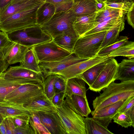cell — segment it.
<instances>
[{"label":"cell","mask_w":134,"mask_h":134,"mask_svg":"<svg viewBox=\"0 0 134 134\" xmlns=\"http://www.w3.org/2000/svg\"><path fill=\"white\" fill-rule=\"evenodd\" d=\"M93 100L94 110H97L134 96V80L113 81Z\"/></svg>","instance_id":"obj_1"},{"label":"cell","mask_w":134,"mask_h":134,"mask_svg":"<svg viewBox=\"0 0 134 134\" xmlns=\"http://www.w3.org/2000/svg\"><path fill=\"white\" fill-rule=\"evenodd\" d=\"M7 34L12 42L29 48L36 45L51 41L53 39L37 24Z\"/></svg>","instance_id":"obj_2"},{"label":"cell","mask_w":134,"mask_h":134,"mask_svg":"<svg viewBox=\"0 0 134 134\" xmlns=\"http://www.w3.org/2000/svg\"><path fill=\"white\" fill-rule=\"evenodd\" d=\"M76 15L72 8L55 13L48 22L41 27L53 38L63 34H77L73 26Z\"/></svg>","instance_id":"obj_3"},{"label":"cell","mask_w":134,"mask_h":134,"mask_svg":"<svg viewBox=\"0 0 134 134\" xmlns=\"http://www.w3.org/2000/svg\"><path fill=\"white\" fill-rule=\"evenodd\" d=\"M44 2L17 13L0 23V30L8 33L37 24L36 12Z\"/></svg>","instance_id":"obj_4"},{"label":"cell","mask_w":134,"mask_h":134,"mask_svg":"<svg viewBox=\"0 0 134 134\" xmlns=\"http://www.w3.org/2000/svg\"><path fill=\"white\" fill-rule=\"evenodd\" d=\"M46 98L42 85L26 84L19 86L9 93L4 100L24 106L35 100Z\"/></svg>","instance_id":"obj_5"},{"label":"cell","mask_w":134,"mask_h":134,"mask_svg":"<svg viewBox=\"0 0 134 134\" xmlns=\"http://www.w3.org/2000/svg\"><path fill=\"white\" fill-rule=\"evenodd\" d=\"M107 31L80 37L75 43L73 53L79 58L86 60L95 57Z\"/></svg>","instance_id":"obj_6"},{"label":"cell","mask_w":134,"mask_h":134,"mask_svg":"<svg viewBox=\"0 0 134 134\" xmlns=\"http://www.w3.org/2000/svg\"><path fill=\"white\" fill-rule=\"evenodd\" d=\"M57 112L65 128L66 134H86L83 117L70 108L65 100L56 107Z\"/></svg>","instance_id":"obj_7"},{"label":"cell","mask_w":134,"mask_h":134,"mask_svg":"<svg viewBox=\"0 0 134 134\" xmlns=\"http://www.w3.org/2000/svg\"><path fill=\"white\" fill-rule=\"evenodd\" d=\"M32 47L38 62H48L58 61L72 53L60 47L52 40Z\"/></svg>","instance_id":"obj_8"},{"label":"cell","mask_w":134,"mask_h":134,"mask_svg":"<svg viewBox=\"0 0 134 134\" xmlns=\"http://www.w3.org/2000/svg\"><path fill=\"white\" fill-rule=\"evenodd\" d=\"M113 57L109 59L93 84L89 86L91 91L99 92L115 80L118 63Z\"/></svg>","instance_id":"obj_9"},{"label":"cell","mask_w":134,"mask_h":134,"mask_svg":"<svg viewBox=\"0 0 134 134\" xmlns=\"http://www.w3.org/2000/svg\"><path fill=\"white\" fill-rule=\"evenodd\" d=\"M108 55L94 57L81 61L69 66L56 74L67 80L80 77L82 74L90 67L105 61L110 58Z\"/></svg>","instance_id":"obj_10"},{"label":"cell","mask_w":134,"mask_h":134,"mask_svg":"<svg viewBox=\"0 0 134 134\" xmlns=\"http://www.w3.org/2000/svg\"><path fill=\"white\" fill-rule=\"evenodd\" d=\"M86 60L79 58L72 53L58 61L48 62H38V63L45 78L49 75L56 74L69 66Z\"/></svg>","instance_id":"obj_11"},{"label":"cell","mask_w":134,"mask_h":134,"mask_svg":"<svg viewBox=\"0 0 134 134\" xmlns=\"http://www.w3.org/2000/svg\"><path fill=\"white\" fill-rule=\"evenodd\" d=\"M38 113L41 122L50 134H66L64 125L57 111Z\"/></svg>","instance_id":"obj_12"},{"label":"cell","mask_w":134,"mask_h":134,"mask_svg":"<svg viewBox=\"0 0 134 134\" xmlns=\"http://www.w3.org/2000/svg\"><path fill=\"white\" fill-rule=\"evenodd\" d=\"M126 99L119 101L102 108L93 110L91 112L92 118L102 125L107 127L111 122L114 116Z\"/></svg>","instance_id":"obj_13"},{"label":"cell","mask_w":134,"mask_h":134,"mask_svg":"<svg viewBox=\"0 0 134 134\" xmlns=\"http://www.w3.org/2000/svg\"><path fill=\"white\" fill-rule=\"evenodd\" d=\"M5 72V79H21L35 80L43 86L45 78L42 72H35L19 66H10Z\"/></svg>","instance_id":"obj_14"},{"label":"cell","mask_w":134,"mask_h":134,"mask_svg":"<svg viewBox=\"0 0 134 134\" xmlns=\"http://www.w3.org/2000/svg\"><path fill=\"white\" fill-rule=\"evenodd\" d=\"M29 49L18 43L12 42L3 49L5 59L10 65L22 62L25 54Z\"/></svg>","instance_id":"obj_15"},{"label":"cell","mask_w":134,"mask_h":134,"mask_svg":"<svg viewBox=\"0 0 134 134\" xmlns=\"http://www.w3.org/2000/svg\"><path fill=\"white\" fill-rule=\"evenodd\" d=\"M64 100L70 108L82 117H87L91 112L87 98L73 94L65 96Z\"/></svg>","instance_id":"obj_16"},{"label":"cell","mask_w":134,"mask_h":134,"mask_svg":"<svg viewBox=\"0 0 134 134\" xmlns=\"http://www.w3.org/2000/svg\"><path fill=\"white\" fill-rule=\"evenodd\" d=\"M46 0H26L9 4L0 12V23L13 14L38 4Z\"/></svg>","instance_id":"obj_17"},{"label":"cell","mask_w":134,"mask_h":134,"mask_svg":"<svg viewBox=\"0 0 134 134\" xmlns=\"http://www.w3.org/2000/svg\"><path fill=\"white\" fill-rule=\"evenodd\" d=\"M97 13L76 16L73 26L75 32L80 37L83 36L95 26Z\"/></svg>","instance_id":"obj_18"},{"label":"cell","mask_w":134,"mask_h":134,"mask_svg":"<svg viewBox=\"0 0 134 134\" xmlns=\"http://www.w3.org/2000/svg\"><path fill=\"white\" fill-rule=\"evenodd\" d=\"M35 81L21 79H0V103L4 101L6 96L19 86L26 84H36Z\"/></svg>","instance_id":"obj_19"},{"label":"cell","mask_w":134,"mask_h":134,"mask_svg":"<svg viewBox=\"0 0 134 134\" xmlns=\"http://www.w3.org/2000/svg\"><path fill=\"white\" fill-rule=\"evenodd\" d=\"M0 112L3 119L7 117L30 115L29 112L23 105L6 101L0 103Z\"/></svg>","instance_id":"obj_20"},{"label":"cell","mask_w":134,"mask_h":134,"mask_svg":"<svg viewBox=\"0 0 134 134\" xmlns=\"http://www.w3.org/2000/svg\"><path fill=\"white\" fill-rule=\"evenodd\" d=\"M72 9L76 16L88 15L97 12V0H73Z\"/></svg>","instance_id":"obj_21"},{"label":"cell","mask_w":134,"mask_h":134,"mask_svg":"<svg viewBox=\"0 0 134 134\" xmlns=\"http://www.w3.org/2000/svg\"><path fill=\"white\" fill-rule=\"evenodd\" d=\"M115 80H134V58L124 59L118 63Z\"/></svg>","instance_id":"obj_22"},{"label":"cell","mask_w":134,"mask_h":134,"mask_svg":"<svg viewBox=\"0 0 134 134\" xmlns=\"http://www.w3.org/2000/svg\"><path fill=\"white\" fill-rule=\"evenodd\" d=\"M86 82L79 77L72 78L67 80L65 96L76 94L87 98Z\"/></svg>","instance_id":"obj_23"},{"label":"cell","mask_w":134,"mask_h":134,"mask_svg":"<svg viewBox=\"0 0 134 134\" xmlns=\"http://www.w3.org/2000/svg\"><path fill=\"white\" fill-rule=\"evenodd\" d=\"M23 106L29 112L48 113L57 111L56 107L47 98L35 100Z\"/></svg>","instance_id":"obj_24"},{"label":"cell","mask_w":134,"mask_h":134,"mask_svg":"<svg viewBox=\"0 0 134 134\" xmlns=\"http://www.w3.org/2000/svg\"><path fill=\"white\" fill-rule=\"evenodd\" d=\"M127 12L105 5L102 9L97 12L96 26L98 23L125 16Z\"/></svg>","instance_id":"obj_25"},{"label":"cell","mask_w":134,"mask_h":134,"mask_svg":"<svg viewBox=\"0 0 134 134\" xmlns=\"http://www.w3.org/2000/svg\"><path fill=\"white\" fill-rule=\"evenodd\" d=\"M55 13V7L52 4L45 2L38 9L36 12L37 24L41 26L48 22Z\"/></svg>","instance_id":"obj_26"},{"label":"cell","mask_w":134,"mask_h":134,"mask_svg":"<svg viewBox=\"0 0 134 134\" xmlns=\"http://www.w3.org/2000/svg\"><path fill=\"white\" fill-rule=\"evenodd\" d=\"M79 37L77 34H63L55 37L52 40L60 47L73 53L75 43Z\"/></svg>","instance_id":"obj_27"},{"label":"cell","mask_w":134,"mask_h":134,"mask_svg":"<svg viewBox=\"0 0 134 134\" xmlns=\"http://www.w3.org/2000/svg\"><path fill=\"white\" fill-rule=\"evenodd\" d=\"M86 134H113L106 127L92 118H83Z\"/></svg>","instance_id":"obj_28"},{"label":"cell","mask_w":134,"mask_h":134,"mask_svg":"<svg viewBox=\"0 0 134 134\" xmlns=\"http://www.w3.org/2000/svg\"><path fill=\"white\" fill-rule=\"evenodd\" d=\"M108 59L89 68L79 77L83 80L89 86H91L98 77Z\"/></svg>","instance_id":"obj_29"},{"label":"cell","mask_w":134,"mask_h":134,"mask_svg":"<svg viewBox=\"0 0 134 134\" xmlns=\"http://www.w3.org/2000/svg\"><path fill=\"white\" fill-rule=\"evenodd\" d=\"M20 63L19 66L21 67L36 72H42L32 47L27 51L25 54L23 61Z\"/></svg>","instance_id":"obj_30"},{"label":"cell","mask_w":134,"mask_h":134,"mask_svg":"<svg viewBox=\"0 0 134 134\" xmlns=\"http://www.w3.org/2000/svg\"><path fill=\"white\" fill-rule=\"evenodd\" d=\"M124 22H121L107 31L100 48V50L103 48L113 43L118 40L119 37L120 33L124 29Z\"/></svg>","instance_id":"obj_31"},{"label":"cell","mask_w":134,"mask_h":134,"mask_svg":"<svg viewBox=\"0 0 134 134\" xmlns=\"http://www.w3.org/2000/svg\"><path fill=\"white\" fill-rule=\"evenodd\" d=\"M108 56L110 57L121 56L129 59L134 58V42L128 41L110 53Z\"/></svg>","instance_id":"obj_32"},{"label":"cell","mask_w":134,"mask_h":134,"mask_svg":"<svg viewBox=\"0 0 134 134\" xmlns=\"http://www.w3.org/2000/svg\"><path fill=\"white\" fill-rule=\"evenodd\" d=\"M123 21H125L124 16L99 23L92 29L85 33L83 36L108 31Z\"/></svg>","instance_id":"obj_33"},{"label":"cell","mask_w":134,"mask_h":134,"mask_svg":"<svg viewBox=\"0 0 134 134\" xmlns=\"http://www.w3.org/2000/svg\"><path fill=\"white\" fill-rule=\"evenodd\" d=\"M29 124L35 134H50L42 124L38 112H30Z\"/></svg>","instance_id":"obj_34"},{"label":"cell","mask_w":134,"mask_h":134,"mask_svg":"<svg viewBox=\"0 0 134 134\" xmlns=\"http://www.w3.org/2000/svg\"><path fill=\"white\" fill-rule=\"evenodd\" d=\"M58 76L55 74L49 75L45 77L43 83L44 93L47 97L51 101L55 94L54 91L55 82Z\"/></svg>","instance_id":"obj_35"},{"label":"cell","mask_w":134,"mask_h":134,"mask_svg":"<svg viewBox=\"0 0 134 134\" xmlns=\"http://www.w3.org/2000/svg\"><path fill=\"white\" fill-rule=\"evenodd\" d=\"M112 120L114 122L122 127L128 128L129 127H134V121L132 119L129 112L117 113Z\"/></svg>","instance_id":"obj_36"},{"label":"cell","mask_w":134,"mask_h":134,"mask_svg":"<svg viewBox=\"0 0 134 134\" xmlns=\"http://www.w3.org/2000/svg\"><path fill=\"white\" fill-rule=\"evenodd\" d=\"M127 36H121L114 43L104 47L98 53L97 56L99 57L108 55L111 52L114 51L128 41Z\"/></svg>","instance_id":"obj_37"},{"label":"cell","mask_w":134,"mask_h":134,"mask_svg":"<svg viewBox=\"0 0 134 134\" xmlns=\"http://www.w3.org/2000/svg\"><path fill=\"white\" fill-rule=\"evenodd\" d=\"M54 6L55 13L66 11L71 9L72 7L73 0H46Z\"/></svg>","instance_id":"obj_38"},{"label":"cell","mask_w":134,"mask_h":134,"mask_svg":"<svg viewBox=\"0 0 134 134\" xmlns=\"http://www.w3.org/2000/svg\"><path fill=\"white\" fill-rule=\"evenodd\" d=\"M106 6L121 9L128 12L134 7L133 1L124 2H116L105 1L103 2Z\"/></svg>","instance_id":"obj_39"},{"label":"cell","mask_w":134,"mask_h":134,"mask_svg":"<svg viewBox=\"0 0 134 134\" xmlns=\"http://www.w3.org/2000/svg\"><path fill=\"white\" fill-rule=\"evenodd\" d=\"M54 83V91L55 94L65 92L67 80L58 75Z\"/></svg>","instance_id":"obj_40"},{"label":"cell","mask_w":134,"mask_h":134,"mask_svg":"<svg viewBox=\"0 0 134 134\" xmlns=\"http://www.w3.org/2000/svg\"><path fill=\"white\" fill-rule=\"evenodd\" d=\"M30 116V115H24L13 117L15 127H24L29 125Z\"/></svg>","instance_id":"obj_41"},{"label":"cell","mask_w":134,"mask_h":134,"mask_svg":"<svg viewBox=\"0 0 134 134\" xmlns=\"http://www.w3.org/2000/svg\"><path fill=\"white\" fill-rule=\"evenodd\" d=\"M133 107H134V96L127 98L117 113L128 112Z\"/></svg>","instance_id":"obj_42"},{"label":"cell","mask_w":134,"mask_h":134,"mask_svg":"<svg viewBox=\"0 0 134 134\" xmlns=\"http://www.w3.org/2000/svg\"><path fill=\"white\" fill-rule=\"evenodd\" d=\"M6 130V134H13L15 126L12 117H7L3 119Z\"/></svg>","instance_id":"obj_43"},{"label":"cell","mask_w":134,"mask_h":134,"mask_svg":"<svg viewBox=\"0 0 134 134\" xmlns=\"http://www.w3.org/2000/svg\"><path fill=\"white\" fill-rule=\"evenodd\" d=\"M13 134H35L30 124L24 127H15Z\"/></svg>","instance_id":"obj_44"},{"label":"cell","mask_w":134,"mask_h":134,"mask_svg":"<svg viewBox=\"0 0 134 134\" xmlns=\"http://www.w3.org/2000/svg\"><path fill=\"white\" fill-rule=\"evenodd\" d=\"M65 92H61L55 94L52 100L53 104L56 106L62 104L64 100Z\"/></svg>","instance_id":"obj_45"},{"label":"cell","mask_w":134,"mask_h":134,"mask_svg":"<svg viewBox=\"0 0 134 134\" xmlns=\"http://www.w3.org/2000/svg\"><path fill=\"white\" fill-rule=\"evenodd\" d=\"M12 41L8 37L7 34L0 31V48L2 49L7 46Z\"/></svg>","instance_id":"obj_46"},{"label":"cell","mask_w":134,"mask_h":134,"mask_svg":"<svg viewBox=\"0 0 134 134\" xmlns=\"http://www.w3.org/2000/svg\"><path fill=\"white\" fill-rule=\"evenodd\" d=\"M9 65L5 59L3 49L0 48V73L5 72Z\"/></svg>","instance_id":"obj_47"},{"label":"cell","mask_w":134,"mask_h":134,"mask_svg":"<svg viewBox=\"0 0 134 134\" xmlns=\"http://www.w3.org/2000/svg\"><path fill=\"white\" fill-rule=\"evenodd\" d=\"M134 8L127 12L126 18L128 24L134 29Z\"/></svg>","instance_id":"obj_48"},{"label":"cell","mask_w":134,"mask_h":134,"mask_svg":"<svg viewBox=\"0 0 134 134\" xmlns=\"http://www.w3.org/2000/svg\"><path fill=\"white\" fill-rule=\"evenodd\" d=\"M13 0H0V12L6 8Z\"/></svg>","instance_id":"obj_49"},{"label":"cell","mask_w":134,"mask_h":134,"mask_svg":"<svg viewBox=\"0 0 134 134\" xmlns=\"http://www.w3.org/2000/svg\"><path fill=\"white\" fill-rule=\"evenodd\" d=\"M6 130L3 120L0 123V134H6Z\"/></svg>","instance_id":"obj_50"},{"label":"cell","mask_w":134,"mask_h":134,"mask_svg":"<svg viewBox=\"0 0 134 134\" xmlns=\"http://www.w3.org/2000/svg\"><path fill=\"white\" fill-rule=\"evenodd\" d=\"M106 1L116 2H124L127 1H133V0H106Z\"/></svg>","instance_id":"obj_51"},{"label":"cell","mask_w":134,"mask_h":134,"mask_svg":"<svg viewBox=\"0 0 134 134\" xmlns=\"http://www.w3.org/2000/svg\"><path fill=\"white\" fill-rule=\"evenodd\" d=\"M26 0H13L9 4H13L17 2Z\"/></svg>","instance_id":"obj_52"},{"label":"cell","mask_w":134,"mask_h":134,"mask_svg":"<svg viewBox=\"0 0 134 134\" xmlns=\"http://www.w3.org/2000/svg\"><path fill=\"white\" fill-rule=\"evenodd\" d=\"M5 72L0 73V79L4 78L5 74Z\"/></svg>","instance_id":"obj_53"},{"label":"cell","mask_w":134,"mask_h":134,"mask_svg":"<svg viewBox=\"0 0 134 134\" xmlns=\"http://www.w3.org/2000/svg\"><path fill=\"white\" fill-rule=\"evenodd\" d=\"M3 119H3V118L2 117V116L1 115L0 112V123H1L2 122Z\"/></svg>","instance_id":"obj_54"},{"label":"cell","mask_w":134,"mask_h":134,"mask_svg":"<svg viewBox=\"0 0 134 134\" xmlns=\"http://www.w3.org/2000/svg\"><path fill=\"white\" fill-rule=\"evenodd\" d=\"M98 1L101 2H103L106 1V0H97Z\"/></svg>","instance_id":"obj_55"}]
</instances>
